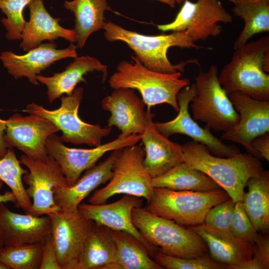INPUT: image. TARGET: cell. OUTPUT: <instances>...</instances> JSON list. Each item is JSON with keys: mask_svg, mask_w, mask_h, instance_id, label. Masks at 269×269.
Here are the masks:
<instances>
[{"mask_svg": "<svg viewBox=\"0 0 269 269\" xmlns=\"http://www.w3.org/2000/svg\"><path fill=\"white\" fill-rule=\"evenodd\" d=\"M182 149L184 161L209 176L235 202L242 201L249 179L264 169L261 160L249 153L217 156L194 141L185 143Z\"/></svg>", "mask_w": 269, "mask_h": 269, "instance_id": "1", "label": "cell"}, {"mask_svg": "<svg viewBox=\"0 0 269 269\" xmlns=\"http://www.w3.org/2000/svg\"><path fill=\"white\" fill-rule=\"evenodd\" d=\"M103 29L105 38L110 42L122 41L128 45L135 53V56L147 68L163 73H174L184 72L188 64H194L200 66L196 59H189L173 64L167 57L169 48H180L205 47L196 45L186 31H175L168 34L146 35L126 29L114 22L106 21Z\"/></svg>", "mask_w": 269, "mask_h": 269, "instance_id": "2", "label": "cell"}, {"mask_svg": "<svg viewBox=\"0 0 269 269\" xmlns=\"http://www.w3.org/2000/svg\"><path fill=\"white\" fill-rule=\"evenodd\" d=\"M132 60L121 61L108 83L113 89L128 88L137 90L147 109L158 104H166L176 112L179 107L178 93L190 84L188 78H181L182 73H163L145 67L135 56Z\"/></svg>", "mask_w": 269, "mask_h": 269, "instance_id": "3", "label": "cell"}, {"mask_svg": "<svg viewBox=\"0 0 269 269\" xmlns=\"http://www.w3.org/2000/svg\"><path fill=\"white\" fill-rule=\"evenodd\" d=\"M269 50V35L235 49L231 60L218 75L228 95L240 92L256 100L269 101V75L263 68L264 57Z\"/></svg>", "mask_w": 269, "mask_h": 269, "instance_id": "4", "label": "cell"}, {"mask_svg": "<svg viewBox=\"0 0 269 269\" xmlns=\"http://www.w3.org/2000/svg\"><path fill=\"white\" fill-rule=\"evenodd\" d=\"M132 219L144 239L158 252L187 258L208 254L204 240L188 228L155 215L141 207L133 209Z\"/></svg>", "mask_w": 269, "mask_h": 269, "instance_id": "5", "label": "cell"}, {"mask_svg": "<svg viewBox=\"0 0 269 269\" xmlns=\"http://www.w3.org/2000/svg\"><path fill=\"white\" fill-rule=\"evenodd\" d=\"M229 198L223 189L197 192L153 187L151 197L144 208L180 225L191 227L204 223L207 212L213 206Z\"/></svg>", "mask_w": 269, "mask_h": 269, "instance_id": "6", "label": "cell"}, {"mask_svg": "<svg viewBox=\"0 0 269 269\" xmlns=\"http://www.w3.org/2000/svg\"><path fill=\"white\" fill-rule=\"evenodd\" d=\"M194 84L196 93L190 103L193 119L217 132L234 127L239 116L218 80L217 66L211 65L207 71L199 73Z\"/></svg>", "mask_w": 269, "mask_h": 269, "instance_id": "7", "label": "cell"}, {"mask_svg": "<svg viewBox=\"0 0 269 269\" xmlns=\"http://www.w3.org/2000/svg\"><path fill=\"white\" fill-rule=\"evenodd\" d=\"M83 92L82 87H77L71 95L60 97V106L56 110H47L32 103L28 104L23 112L39 116L51 121L62 132L60 138L63 142L97 146L102 144L104 137L110 134L112 128L90 124L79 117L78 111Z\"/></svg>", "mask_w": 269, "mask_h": 269, "instance_id": "8", "label": "cell"}, {"mask_svg": "<svg viewBox=\"0 0 269 269\" xmlns=\"http://www.w3.org/2000/svg\"><path fill=\"white\" fill-rule=\"evenodd\" d=\"M145 151L136 144L122 149L113 167V174L106 186L95 191L88 200L92 204L105 203L117 194H124L150 200L152 178L145 169Z\"/></svg>", "mask_w": 269, "mask_h": 269, "instance_id": "9", "label": "cell"}, {"mask_svg": "<svg viewBox=\"0 0 269 269\" xmlns=\"http://www.w3.org/2000/svg\"><path fill=\"white\" fill-rule=\"evenodd\" d=\"M19 161L28 170L22 177L23 181L28 186L26 191L32 200L27 214L42 216L60 211L54 200V190L68 186V184L56 161L49 155L41 161L25 154L20 156Z\"/></svg>", "mask_w": 269, "mask_h": 269, "instance_id": "10", "label": "cell"}, {"mask_svg": "<svg viewBox=\"0 0 269 269\" xmlns=\"http://www.w3.org/2000/svg\"><path fill=\"white\" fill-rule=\"evenodd\" d=\"M233 19L219 0H185L173 21L157 25L162 31L186 30L192 40H205L220 34L222 28L218 22L231 23Z\"/></svg>", "mask_w": 269, "mask_h": 269, "instance_id": "11", "label": "cell"}, {"mask_svg": "<svg viewBox=\"0 0 269 269\" xmlns=\"http://www.w3.org/2000/svg\"><path fill=\"white\" fill-rule=\"evenodd\" d=\"M141 139L140 134H120L116 139L93 148H77L66 146L60 137L54 134L47 139L46 148L48 154L59 165L68 186H71L83 171L95 166L106 153L136 144Z\"/></svg>", "mask_w": 269, "mask_h": 269, "instance_id": "12", "label": "cell"}, {"mask_svg": "<svg viewBox=\"0 0 269 269\" xmlns=\"http://www.w3.org/2000/svg\"><path fill=\"white\" fill-rule=\"evenodd\" d=\"M4 122L6 126L4 139L7 148L14 147L34 160L46 159L48 156L46 140L59 131L54 124L34 114L23 116L15 114Z\"/></svg>", "mask_w": 269, "mask_h": 269, "instance_id": "13", "label": "cell"}, {"mask_svg": "<svg viewBox=\"0 0 269 269\" xmlns=\"http://www.w3.org/2000/svg\"><path fill=\"white\" fill-rule=\"evenodd\" d=\"M196 93L194 83L183 88L177 95L178 113L173 119L165 122H154L156 129L164 135L169 137L174 134L187 135L193 141L204 144L210 153L219 157H231L240 153L234 145H227L214 136L210 130L200 127L189 112V105Z\"/></svg>", "mask_w": 269, "mask_h": 269, "instance_id": "14", "label": "cell"}, {"mask_svg": "<svg viewBox=\"0 0 269 269\" xmlns=\"http://www.w3.org/2000/svg\"><path fill=\"white\" fill-rule=\"evenodd\" d=\"M228 96L239 120L234 127L223 133L221 138L239 143L249 153L263 159L251 142L257 136L269 132V101L256 100L240 92L231 93Z\"/></svg>", "mask_w": 269, "mask_h": 269, "instance_id": "15", "label": "cell"}, {"mask_svg": "<svg viewBox=\"0 0 269 269\" xmlns=\"http://www.w3.org/2000/svg\"><path fill=\"white\" fill-rule=\"evenodd\" d=\"M48 216L59 265L61 269H77L84 242L93 221L79 210L73 213L60 210Z\"/></svg>", "mask_w": 269, "mask_h": 269, "instance_id": "16", "label": "cell"}, {"mask_svg": "<svg viewBox=\"0 0 269 269\" xmlns=\"http://www.w3.org/2000/svg\"><path fill=\"white\" fill-rule=\"evenodd\" d=\"M77 46L71 43L64 49H57L53 42L41 43L24 54L17 55L5 51L0 55L4 68L15 79L26 78L31 84L37 86L36 76L56 61L77 57Z\"/></svg>", "mask_w": 269, "mask_h": 269, "instance_id": "17", "label": "cell"}, {"mask_svg": "<svg viewBox=\"0 0 269 269\" xmlns=\"http://www.w3.org/2000/svg\"><path fill=\"white\" fill-rule=\"evenodd\" d=\"M141 198L125 194L113 203L92 204L81 203L78 210L88 219L107 227L112 230L124 231L133 236L143 244L151 257L156 249L148 243L134 225L132 219L133 208L140 207Z\"/></svg>", "mask_w": 269, "mask_h": 269, "instance_id": "18", "label": "cell"}, {"mask_svg": "<svg viewBox=\"0 0 269 269\" xmlns=\"http://www.w3.org/2000/svg\"><path fill=\"white\" fill-rule=\"evenodd\" d=\"M145 106L134 90L128 88L113 89L111 94L101 101L102 109L111 114L107 126L117 127L124 135L143 133L145 125Z\"/></svg>", "mask_w": 269, "mask_h": 269, "instance_id": "19", "label": "cell"}, {"mask_svg": "<svg viewBox=\"0 0 269 269\" xmlns=\"http://www.w3.org/2000/svg\"><path fill=\"white\" fill-rule=\"evenodd\" d=\"M153 116L150 110L146 109L141 139L145 151L143 164L151 178L159 176L184 162L182 145L171 141L156 129Z\"/></svg>", "mask_w": 269, "mask_h": 269, "instance_id": "20", "label": "cell"}, {"mask_svg": "<svg viewBox=\"0 0 269 269\" xmlns=\"http://www.w3.org/2000/svg\"><path fill=\"white\" fill-rule=\"evenodd\" d=\"M51 228L48 215L15 213L0 203V236L4 246L43 243Z\"/></svg>", "mask_w": 269, "mask_h": 269, "instance_id": "21", "label": "cell"}, {"mask_svg": "<svg viewBox=\"0 0 269 269\" xmlns=\"http://www.w3.org/2000/svg\"><path fill=\"white\" fill-rule=\"evenodd\" d=\"M29 19L26 21L21 33L20 48L28 51L45 40L48 42L62 38L71 43L76 42L74 29L59 24L61 19L51 15L44 6L43 0H32L27 5Z\"/></svg>", "mask_w": 269, "mask_h": 269, "instance_id": "22", "label": "cell"}, {"mask_svg": "<svg viewBox=\"0 0 269 269\" xmlns=\"http://www.w3.org/2000/svg\"><path fill=\"white\" fill-rule=\"evenodd\" d=\"M122 149L113 151L104 161L85 171L71 186L56 188L54 200L61 210L69 213L78 211V206L93 191L113 176L114 163Z\"/></svg>", "mask_w": 269, "mask_h": 269, "instance_id": "23", "label": "cell"}, {"mask_svg": "<svg viewBox=\"0 0 269 269\" xmlns=\"http://www.w3.org/2000/svg\"><path fill=\"white\" fill-rule=\"evenodd\" d=\"M188 228L204 240L211 259L227 269H234L252 258L254 244L241 241L231 233L212 229L204 223Z\"/></svg>", "mask_w": 269, "mask_h": 269, "instance_id": "24", "label": "cell"}, {"mask_svg": "<svg viewBox=\"0 0 269 269\" xmlns=\"http://www.w3.org/2000/svg\"><path fill=\"white\" fill-rule=\"evenodd\" d=\"M94 71L101 72L102 81H105L108 75L107 65L89 55L77 56L62 72L49 77L39 74L36 76V79L47 87L48 99L52 103L64 94L71 95L78 83H86L84 75Z\"/></svg>", "mask_w": 269, "mask_h": 269, "instance_id": "25", "label": "cell"}, {"mask_svg": "<svg viewBox=\"0 0 269 269\" xmlns=\"http://www.w3.org/2000/svg\"><path fill=\"white\" fill-rule=\"evenodd\" d=\"M117 257L111 230L93 221L85 239L77 269H108L116 262Z\"/></svg>", "mask_w": 269, "mask_h": 269, "instance_id": "26", "label": "cell"}, {"mask_svg": "<svg viewBox=\"0 0 269 269\" xmlns=\"http://www.w3.org/2000/svg\"><path fill=\"white\" fill-rule=\"evenodd\" d=\"M248 191L242 202L245 212L257 231L267 234L269 229V172L263 169L247 181Z\"/></svg>", "mask_w": 269, "mask_h": 269, "instance_id": "27", "label": "cell"}, {"mask_svg": "<svg viewBox=\"0 0 269 269\" xmlns=\"http://www.w3.org/2000/svg\"><path fill=\"white\" fill-rule=\"evenodd\" d=\"M152 187L177 191L210 192L222 189L207 174L184 161L162 175L152 178Z\"/></svg>", "mask_w": 269, "mask_h": 269, "instance_id": "28", "label": "cell"}, {"mask_svg": "<svg viewBox=\"0 0 269 269\" xmlns=\"http://www.w3.org/2000/svg\"><path fill=\"white\" fill-rule=\"evenodd\" d=\"M64 6L74 14L77 48H82L89 36L103 29L104 13L110 9L107 0H65Z\"/></svg>", "mask_w": 269, "mask_h": 269, "instance_id": "29", "label": "cell"}, {"mask_svg": "<svg viewBox=\"0 0 269 269\" xmlns=\"http://www.w3.org/2000/svg\"><path fill=\"white\" fill-rule=\"evenodd\" d=\"M117 248V260L108 269H161L152 259L145 246L124 231L111 230Z\"/></svg>", "mask_w": 269, "mask_h": 269, "instance_id": "30", "label": "cell"}, {"mask_svg": "<svg viewBox=\"0 0 269 269\" xmlns=\"http://www.w3.org/2000/svg\"><path fill=\"white\" fill-rule=\"evenodd\" d=\"M234 14L245 22L234 44V50L247 43L254 35L269 31V0H234Z\"/></svg>", "mask_w": 269, "mask_h": 269, "instance_id": "31", "label": "cell"}, {"mask_svg": "<svg viewBox=\"0 0 269 269\" xmlns=\"http://www.w3.org/2000/svg\"><path fill=\"white\" fill-rule=\"evenodd\" d=\"M28 170L22 168L12 148H8L6 153L0 157V180L10 189L16 199L15 206L21 208L25 213L29 211L32 202L23 184L22 177Z\"/></svg>", "mask_w": 269, "mask_h": 269, "instance_id": "32", "label": "cell"}, {"mask_svg": "<svg viewBox=\"0 0 269 269\" xmlns=\"http://www.w3.org/2000/svg\"><path fill=\"white\" fill-rule=\"evenodd\" d=\"M43 243L3 246L0 260L8 269H40Z\"/></svg>", "mask_w": 269, "mask_h": 269, "instance_id": "33", "label": "cell"}, {"mask_svg": "<svg viewBox=\"0 0 269 269\" xmlns=\"http://www.w3.org/2000/svg\"><path fill=\"white\" fill-rule=\"evenodd\" d=\"M32 0H0V9L5 17L1 19L8 40H21L26 21L23 10Z\"/></svg>", "mask_w": 269, "mask_h": 269, "instance_id": "34", "label": "cell"}, {"mask_svg": "<svg viewBox=\"0 0 269 269\" xmlns=\"http://www.w3.org/2000/svg\"><path fill=\"white\" fill-rule=\"evenodd\" d=\"M153 260L163 269H225L226 265L218 263L208 254L196 258H182L166 255L156 252Z\"/></svg>", "mask_w": 269, "mask_h": 269, "instance_id": "35", "label": "cell"}, {"mask_svg": "<svg viewBox=\"0 0 269 269\" xmlns=\"http://www.w3.org/2000/svg\"><path fill=\"white\" fill-rule=\"evenodd\" d=\"M230 233L235 238L252 244H254L259 237L260 233L255 228L245 212L242 201L235 203Z\"/></svg>", "mask_w": 269, "mask_h": 269, "instance_id": "36", "label": "cell"}, {"mask_svg": "<svg viewBox=\"0 0 269 269\" xmlns=\"http://www.w3.org/2000/svg\"><path fill=\"white\" fill-rule=\"evenodd\" d=\"M235 203L230 198L213 206L207 212L204 224L212 229L230 233V226Z\"/></svg>", "mask_w": 269, "mask_h": 269, "instance_id": "37", "label": "cell"}, {"mask_svg": "<svg viewBox=\"0 0 269 269\" xmlns=\"http://www.w3.org/2000/svg\"><path fill=\"white\" fill-rule=\"evenodd\" d=\"M269 268V238L267 234H259L254 244L252 258L234 269H268Z\"/></svg>", "mask_w": 269, "mask_h": 269, "instance_id": "38", "label": "cell"}, {"mask_svg": "<svg viewBox=\"0 0 269 269\" xmlns=\"http://www.w3.org/2000/svg\"><path fill=\"white\" fill-rule=\"evenodd\" d=\"M40 269H61L58 262L51 234L47 237L43 243Z\"/></svg>", "mask_w": 269, "mask_h": 269, "instance_id": "39", "label": "cell"}, {"mask_svg": "<svg viewBox=\"0 0 269 269\" xmlns=\"http://www.w3.org/2000/svg\"><path fill=\"white\" fill-rule=\"evenodd\" d=\"M251 145L263 159L269 161V132L255 138Z\"/></svg>", "mask_w": 269, "mask_h": 269, "instance_id": "40", "label": "cell"}, {"mask_svg": "<svg viewBox=\"0 0 269 269\" xmlns=\"http://www.w3.org/2000/svg\"><path fill=\"white\" fill-rule=\"evenodd\" d=\"M6 126L4 120L0 119V157H2L6 153L7 147L6 145L4 134Z\"/></svg>", "mask_w": 269, "mask_h": 269, "instance_id": "41", "label": "cell"}, {"mask_svg": "<svg viewBox=\"0 0 269 269\" xmlns=\"http://www.w3.org/2000/svg\"><path fill=\"white\" fill-rule=\"evenodd\" d=\"M3 182L0 180V189L2 187ZM11 202L15 205L17 201L16 199L11 191H6L3 193H0V203H6Z\"/></svg>", "mask_w": 269, "mask_h": 269, "instance_id": "42", "label": "cell"}, {"mask_svg": "<svg viewBox=\"0 0 269 269\" xmlns=\"http://www.w3.org/2000/svg\"><path fill=\"white\" fill-rule=\"evenodd\" d=\"M168 5L170 7L174 8L176 3L175 0H156Z\"/></svg>", "mask_w": 269, "mask_h": 269, "instance_id": "43", "label": "cell"}, {"mask_svg": "<svg viewBox=\"0 0 269 269\" xmlns=\"http://www.w3.org/2000/svg\"><path fill=\"white\" fill-rule=\"evenodd\" d=\"M0 269H8L7 267L0 260Z\"/></svg>", "mask_w": 269, "mask_h": 269, "instance_id": "44", "label": "cell"}, {"mask_svg": "<svg viewBox=\"0 0 269 269\" xmlns=\"http://www.w3.org/2000/svg\"><path fill=\"white\" fill-rule=\"evenodd\" d=\"M176 0V2L178 4H181L184 1H185V0ZM229 1H230L231 2H234V0H229Z\"/></svg>", "mask_w": 269, "mask_h": 269, "instance_id": "45", "label": "cell"}, {"mask_svg": "<svg viewBox=\"0 0 269 269\" xmlns=\"http://www.w3.org/2000/svg\"><path fill=\"white\" fill-rule=\"evenodd\" d=\"M3 246L4 245H3L2 241L1 238V237L0 236V250L3 247Z\"/></svg>", "mask_w": 269, "mask_h": 269, "instance_id": "46", "label": "cell"}]
</instances>
